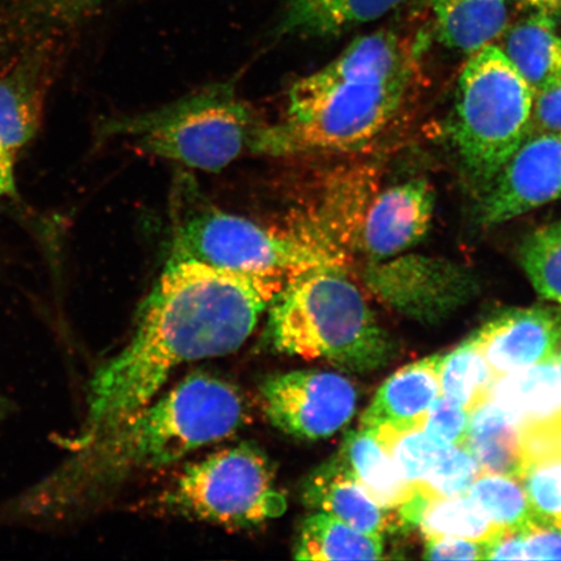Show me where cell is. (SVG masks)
<instances>
[{
	"mask_svg": "<svg viewBox=\"0 0 561 561\" xmlns=\"http://www.w3.org/2000/svg\"><path fill=\"white\" fill-rule=\"evenodd\" d=\"M286 278L171 256L138 310L130 340L91 377L85 420L68 448L151 403L182 364L234 353Z\"/></svg>",
	"mask_w": 561,
	"mask_h": 561,
	"instance_id": "1",
	"label": "cell"
},
{
	"mask_svg": "<svg viewBox=\"0 0 561 561\" xmlns=\"http://www.w3.org/2000/svg\"><path fill=\"white\" fill-rule=\"evenodd\" d=\"M244 417L245 404L233 385L206 374L188 376L156 403L68 448V458L7 503L0 518L32 525L70 520L129 477L233 436Z\"/></svg>",
	"mask_w": 561,
	"mask_h": 561,
	"instance_id": "2",
	"label": "cell"
},
{
	"mask_svg": "<svg viewBox=\"0 0 561 561\" xmlns=\"http://www.w3.org/2000/svg\"><path fill=\"white\" fill-rule=\"evenodd\" d=\"M415 77V59L398 34L359 35L329 65L294 83L284 116L264 124L254 153L364 150L401 114Z\"/></svg>",
	"mask_w": 561,
	"mask_h": 561,
	"instance_id": "3",
	"label": "cell"
},
{
	"mask_svg": "<svg viewBox=\"0 0 561 561\" xmlns=\"http://www.w3.org/2000/svg\"><path fill=\"white\" fill-rule=\"evenodd\" d=\"M263 345L279 355L325 360L350 374L388 366L396 343L378 324L347 264L287 277L268 307Z\"/></svg>",
	"mask_w": 561,
	"mask_h": 561,
	"instance_id": "4",
	"label": "cell"
},
{
	"mask_svg": "<svg viewBox=\"0 0 561 561\" xmlns=\"http://www.w3.org/2000/svg\"><path fill=\"white\" fill-rule=\"evenodd\" d=\"M264 123L231 83H215L142 114L107 118L103 138H124L147 156L220 172L255 152Z\"/></svg>",
	"mask_w": 561,
	"mask_h": 561,
	"instance_id": "5",
	"label": "cell"
},
{
	"mask_svg": "<svg viewBox=\"0 0 561 561\" xmlns=\"http://www.w3.org/2000/svg\"><path fill=\"white\" fill-rule=\"evenodd\" d=\"M535 93L500 47L469 56L456 90L451 138L469 178L489 186L530 137Z\"/></svg>",
	"mask_w": 561,
	"mask_h": 561,
	"instance_id": "6",
	"label": "cell"
},
{
	"mask_svg": "<svg viewBox=\"0 0 561 561\" xmlns=\"http://www.w3.org/2000/svg\"><path fill=\"white\" fill-rule=\"evenodd\" d=\"M171 256L219 268L290 277L316 266L350 263L348 252L321 230L285 234L220 209L193 210L174 229Z\"/></svg>",
	"mask_w": 561,
	"mask_h": 561,
	"instance_id": "7",
	"label": "cell"
},
{
	"mask_svg": "<svg viewBox=\"0 0 561 561\" xmlns=\"http://www.w3.org/2000/svg\"><path fill=\"white\" fill-rule=\"evenodd\" d=\"M160 502L175 515L230 529L252 528L287 510L268 455L249 442L187 466Z\"/></svg>",
	"mask_w": 561,
	"mask_h": 561,
	"instance_id": "8",
	"label": "cell"
},
{
	"mask_svg": "<svg viewBox=\"0 0 561 561\" xmlns=\"http://www.w3.org/2000/svg\"><path fill=\"white\" fill-rule=\"evenodd\" d=\"M261 397L270 423L304 440L332 437L354 417L357 404L348 378L314 369L270 376L261 386Z\"/></svg>",
	"mask_w": 561,
	"mask_h": 561,
	"instance_id": "9",
	"label": "cell"
},
{
	"mask_svg": "<svg viewBox=\"0 0 561 561\" xmlns=\"http://www.w3.org/2000/svg\"><path fill=\"white\" fill-rule=\"evenodd\" d=\"M55 45H42L0 66V198H18V164L37 137L58 72Z\"/></svg>",
	"mask_w": 561,
	"mask_h": 561,
	"instance_id": "10",
	"label": "cell"
},
{
	"mask_svg": "<svg viewBox=\"0 0 561 561\" xmlns=\"http://www.w3.org/2000/svg\"><path fill=\"white\" fill-rule=\"evenodd\" d=\"M561 201V133L525 139L485 188L480 219L485 226L516 219Z\"/></svg>",
	"mask_w": 561,
	"mask_h": 561,
	"instance_id": "11",
	"label": "cell"
},
{
	"mask_svg": "<svg viewBox=\"0 0 561 561\" xmlns=\"http://www.w3.org/2000/svg\"><path fill=\"white\" fill-rule=\"evenodd\" d=\"M434 209L436 194L425 179L404 181L376 193L363 216L355 251L368 262L401 255L424 240Z\"/></svg>",
	"mask_w": 561,
	"mask_h": 561,
	"instance_id": "12",
	"label": "cell"
},
{
	"mask_svg": "<svg viewBox=\"0 0 561 561\" xmlns=\"http://www.w3.org/2000/svg\"><path fill=\"white\" fill-rule=\"evenodd\" d=\"M560 333L561 311L535 307L496 314L474 336L496 380L556 359Z\"/></svg>",
	"mask_w": 561,
	"mask_h": 561,
	"instance_id": "13",
	"label": "cell"
},
{
	"mask_svg": "<svg viewBox=\"0 0 561 561\" xmlns=\"http://www.w3.org/2000/svg\"><path fill=\"white\" fill-rule=\"evenodd\" d=\"M301 501L367 535L382 537L399 529L397 514L371 500L339 455L313 469L301 483Z\"/></svg>",
	"mask_w": 561,
	"mask_h": 561,
	"instance_id": "14",
	"label": "cell"
},
{
	"mask_svg": "<svg viewBox=\"0 0 561 561\" xmlns=\"http://www.w3.org/2000/svg\"><path fill=\"white\" fill-rule=\"evenodd\" d=\"M440 360L433 355L397 370L364 411L360 426H423L427 410L440 396Z\"/></svg>",
	"mask_w": 561,
	"mask_h": 561,
	"instance_id": "15",
	"label": "cell"
},
{
	"mask_svg": "<svg viewBox=\"0 0 561 561\" xmlns=\"http://www.w3.org/2000/svg\"><path fill=\"white\" fill-rule=\"evenodd\" d=\"M399 528H417L425 537L448 536L490 543L507 529L491 522L468 494L432 496L415 486L397 508Z\"/></svg>",
	"mask_w": 561,
	"mask_h": 561,
	"instance_id": "16",
	"label": "cell"
},
{
	"mask_svg": "<svg viewBox=\"0 0 561 561\" xmlns=\"http://www.w3.org/2000/svg\"><path fill=\"white\" fill-rule=\"evenodd\" d=\"M404 0H280L277 37L332 38L381 19Z\"/></svg>",
	"mask_w": 561,
	"mask_h": 561,
	"instance_id": "17",
	"label": "cell"
},
{
	"mask_svg": "<svg viewBox=\"0 0 561 561\" xmlns=\"http://www.w3.org/2000/svg\"><path fill=\"white\" fill-rule=\"evenodd\" d=\"M394 257L366 266L367 284L383 298L454 297L468 285L466 273L450 262L421 255Z\"/></svg>",
	"mask_w": 561,
	"mask_h": 561,
	"instance_id": "18",
	"label": "cell"
},
{
	"mask_svg": "<svg viewBox=\"0 0 561 561\" xmlns=\"http://www.w3.org/2000/svg\"><path fill=\"white\" fill-rule=\"evenodd\" d=\"M448 48L473 54L507 30L508 0H419Z\"/></svg>",
	"mask_w": 561,
	"mask_h": 561,
	"instance_id": "19",
	"label": "cell"
},
{
	"mask_svg": "<svg viewBox=\"0 0 561 561\" xmlns=\"http://www.w3.org/2000/svg\"><path fill=\"white\" fill-rule=\"evenodd\" d=\"M489 401L520 425L561 415V364L556 359L497 377Z\"/></svg>",
	"mask_w": 561,
	"mask_h": 561,
	"instance_id": "20",
	"label": "cell"
},
{
	"mask_svg": "<svg viewBox=\"0 0 561 561\" xmlns=\"http://www.w3.org/2000/svg\"><path fill=\"white\" fill-rule=\"evenodd\" d=\"M336 455L371 500L383 508L397 510L415 490L399 473L375 432L368 427L348 432Z\"/></svg>",
	"mask_w": 561,
	"mask_h": 561,
	"instance_id": "21",
	"label": "cell"
},
{
	"mask_svg": "<svg viewBox=\"0 0 561 561\" xmlns=\"http://www.w3.org/2000/svg\"><path fill=\"white\" fill-rule=\"evenodd\" d=\"M500 48L535 94L561 76V37L556 19L531 13L511 27Z\"/></svg>",
	"mask_w": 561,
	"mask_h": 561,
	"instance_id": "22",
	"label": "cell"
},
{
	"mask_svg": "<svg viewBox=\"0 0 561 561\" xmlns=\"http://www.w3.org/2000/svg\"><path fill=\"white\" fill-rule=\"evenodd\" d=\"M472 413L466 446L481 471L518 477L523 465L520 423L491 401Z\"/></svg>",
	"mask_w": 561,
	"mask_h": 561,
	"instance_id": "23",
	"label": "cell"
},
{
	"mask_svg": "<svg viewBox=\"0 0 561 561\" xmlns=\"http://www.w3.org/2000/svg\"><path fill=\"white\" fill-rule=\"evenodd\" d=\"M294 558L298 560H378L382 559L381 536L356 530L324 512H313L301 523Z\"/></svg>",
	"mask_w": 561,
	"mask_h": 561,
	"instance_id": "24",
	"label": "cell"
},
{
	"mask_svg": "<svg viewBox=\"0 0 561 561\" xmlns=\"http://www.w3.org/2000/svg\"><path fill=\"white\" fill-rule=\"evenodd\" d=\"M495 381L474 334L450 354L442 356L439 368L440 394L472 413L489 401Z\"/></svg>",
	"mask_w": 561,
	"mask_h": 561,
	"instance_id": "25",
	"label": "cell"
},
{
	"mask_svg": "<svg viewBox=\"0 0 561 561\" xmlns=\"http://www.w3.org/2000/svg\"><path fill=\"white\" fill-rule=\"evenodd\" d=\"M468 493L504 529H524L539 517L517 477L481 472Z\"/></svg>",
	"mask_w": 561,
	"mask_h": 561,
	"instance_id": "26",
	"label": "cell"
},
{
	"mask_svg": "<svg viewBox=\"0 0 561 561\" xmlns=\"http://www.w3.org/2000/svg\"><path fill=\"white\" fill-rule=\"evenodd\" d=\"M376 437L389 454L399 473L411 485L424 482L445 448L426 436L423 426H378Z\"/></svg>",
	"mask_w": 561,
	"mask_h": 561,
	"instance_id": "27",
	"label": "cell"
},
{
	"mask_svg": "<svg viewBox=\"0 0 561 561\" xmlns=\"http://www.w3.org/2000/svg\"><path fill=\"white\" fill-rule=\"evenodd\" d=\"M98 11L96 0H19L18 32L32 33V47L54 44L51 32L75 26Z\"/></svg>",
	"mask_w": 561,
	"mask_h": 561,
	"instance_id": "28",
	"label": "cell"
},
{
	"mask_svg": "<svg viewBox=\"0 0 561 561\" xmlns=\"http://www.w3.org/2000/svg\"><path fill=\"white\" fill-rule=\"evenodd\" d=\"M520 262L535 289L561 305V221L539 228L526 238Z\"/></svg>",
	"mask_w": 561,
	"mask_h": 561,
	"instance_id": "29",
	"label": "cell"
},
{
	"mask_svg": "<svg viewBox=\"0 0 561 561\" xmlns=\"http://www.w3.org/2000/svg\"><path fill=\"white\" fill-rule=\"evenodd\" d=\"M517 479L536 514L545 520L561 523V459L545 456L524 461Z\"/></svg>",
	"mask_w": 561,
	"mask_h": 561,
	"instance_id": "30",
	"label": "cell"
},
{
	"mask_svg": "<svg viewBox=\"0 0 561 561\" xmlns=\"http://www.w3.org/2000/svg\"><path fill=\"white\" fill-rule=\"evenodd\" d=\"M481 472L467 446L445 448L425 481L413 486L432 496L465 495Z\"/></svg>",
	"mask_w": 561,
	"mask_h": 561,
	"instance_id": "31",
	"label": "cell"
},
{
	"mask_svg": "<svg viewBox=\"0 0 561 561\" xmlns=\"http://www.w3.org/2000/svg\"><path fill=\"white\" fill-rule=\"evenodd\" d=\"M469 412L460 405L439 396L427 410L423 430L427 437L439 447L466 446Z\"/></svg>",
	"mask_w": 561,
	"mask_h": 561,
	"instance_id": "32",
	"label": "cell"
},
{
	"mask_svg": "<svg viewBox=\"0 0 561 561\" xmlns=\"http://www.w3.org/2000/svg\"><path fill=\"white\" fill-rule=\"evenodd\" d=\"M520 440L523 462L545 456L561 459V415L523 425Z\"/></svg>",
	"mask_w": 561,
	"mask_h": 561,
	"instance_id": "33",
	"label": "cell"
},
{
	"mask_svg": "<svg viewBox=\"0 0 561 561\" xmlns=\"http://www.w3.org/2000/svg\"><path fill=\"white\" fill-rule=\"evenodd\" d=\"M520 530L526 560H561V523L538 517Z\"/></svg>",
	"mask_w": 561,
	"mask_h": 561,
	"instance_id": "34",
	"label": "cell"
},
{
	"mask_svg": "<svg viewBox=\"0 0 561 561\" xmlns=\"http://www.w3.org/2000/svg\"><path fill=\"white\" fill-rule=\"evenodd\" d=\"M561 133V76L535 94L530 136Z\"/></svg>",
	"mask_w": 561,
	"mask_h": 561,
	"instance_id": "35",
	"label": "cell"
},
{
	"mask_svg": "<svg viewBox=\"0 0 561 561\" xmlns=\"http://www.w3.org/2000/svg\"><path fill=\"white\" fill-rule=\"evenodd\" d=\"M485 546L471 539L425 537L424 558L430 560H485Z\"/></svg>",
	"mask_w": 561,
	"mask_h": 561,
	"instance_id": "36",
	"label": "cell"
},
{
	"mask_svg": "<svg viewBox=\"0 0 561 561\" xmlns=\"http://www.w3.org/2000/svg\"><path fill=\"white\" fill-rule=\"evenodd\" d=\"M517 2L531 13H541L552 19L561 16V0H517Z\"/></svg>",
	"mask_w": 561,
	"mask_h": 561,
	"instance_id": "37",
	"label": "cell"
},
{
	"mask_svg": "<svg viewBox=\"0 0 561 561\" xmlns=\"http://www.w3.org/2000/svg\"><path fill=\"white\" fill-rule=\"evenodd\" d=\"M7 409H9V405L4 402V399L0 397V423H2V420L5 416Z\"/></svg>",
	"mask_w": 561,
	"mask_h": 561,
	"instance_id": "38",
	"label": "cell"
},
{
	"mask_svg": "<svg viewBox=\"0 0 561 561\" xmlns=\"http://www.w3.org/2000/svg\"><path fill=\"white\" fill-rule=\"evenodd\" d=\"M557 357H558V360L560 362L561 364V333H560V339H559V343H558V353H557Z\"/></svg>",
	"mask_w": 561,
	"mask_h": 561,
	"instance_id": "39",
	"label": "cell"
}]
</instances>
